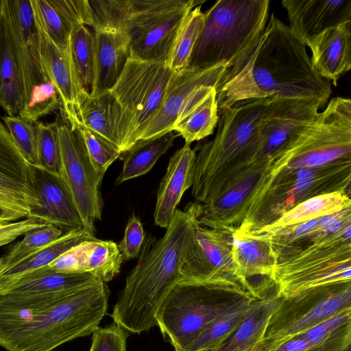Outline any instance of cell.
I'll use <instances>...</instances> for the list:
<instances>
[{"label":"cell","mask_w":351,"mask_h":351,"mask_svg":"<svg viewBox=\"0 0 351 351\" xmlns=\"http://www.w3.org/2000/svg\"><path fill=\"white\" fill-rule=\"evenodd\" d=\"M60 152V176L66 182L81 216L84 228L95 235L97 221L101 219L102 180L97 173L77 128L67 123L57 128Z\"/></svg>","instance_id":"obj_11"},{"label":"cell","mask_w":351,"mask_h":351,"mask_svg":"<svg viewBox=\"0 0 351 351\" xmlns=\"http://www.w3.org/2000/svg\"><path fill=\"white\" fill-rule=\"evenodd\" d=\"M258 236L276 258L273 277L297 290L337 282L351 267V206Z\"/></svg>","instance_id":"obj_3"},{"label":"cell","mask_w":351,"mask_h":351,"mask_svg":"<svg viewBox=\"0 0 351 351\" xmlns=\"http://www.w3.org/2000/svg\"><path fill=\"white\" fill-rule=\"evenodd\" d=\"M35 184L40 206L29 217L40 219L64 232L84 228L72 195L63 178L34 167Z\"/></svg>","instance_id":"obj_18"},{"label":"cell","mask_w":351,"mask_h":351,"mask_svg":"<svg viewBox=\"0 0 351 351\" xmlns=\"http://www.w3.org/2000/svg\"><path fill=\"white\" fill-rule=\"evenodd\" d=\"M109 290L99 280L60 295L40 308L0 311V346L8 351H52L99 327Z\"/></svg>","instance_id":"obj_5"},{"label":"cell","mask_w":351,"mask_h":351,"mask_svg":"<svg viewBox=\"0 0 351 351\" xmlns=\"http://www.w3.org/2000/svg\"><path fill=\"white\" fill-rule=\"evenodd\" d=\"M72 128L80 132L89 158L97 173L103 179L108 167L122 155L119 148L82 125Z\"/></svg>","instance_id":"obj_40"},{"label":"cell","mask_w":351,"mask_h":351,"mask_svg":"<svg viewBox=\"0 0 351 351\" xmlns=\"http://www.w3.org/2000/svg\"><path fill=\"white\" fill-rule=\"evenodd\" d=\"M232 261L241 280L250 283L253 277L271 280L276 258L268 241L262 236L232 232Z\"/></svg>","instance_id":"obj_26"},{"label":"cell","mask_w":351,"mask_h":351,"mask_svg":"<svg viewBox=\"0 0 351 351\" xmlns=\"http://www.w3.org/2000/svg\"><path fill=\"white\" fill-rule=\"evenodd\" d=\"M269 99L242 100L219 115L214 139L195 149L191 194L196 200L216 201L250 180Z\"/></svg>","instance_id":"obj_4"},{"label":"cell","mask_w":351,"mask_h":351,"mask_svg":"<svg viewBox=\"0 0 351 351\" xmlns=\"http://www.w3.org/2000/svg\"><path fill=\"white\" fill-rule=\"evenodd\" d=\"M215 90L219 115L250 99H315L324 108L332 93L306 47L274 13L258 38L226 69Z\"/></svg>","instance_id":"obj_1"},{"label":"cell","mask_w":351,"mask_h":351,"mask_svg":"<svg viewBox=\"0 0 351 351\" xmlns=\"http://www.w3.org/2000/svg\"><path fill=\"white\" fill-rule=\"evenodd\" d=\"M350 308V282L282 298L269 318L261 338L250 351H274L293 337Z\"/></svg>","instance_id":"obj_9"},{"label":"cell","mask_w":351,"mask_h":351,"mask_svg":"<svg viewBox=\"0 0 351 351\" xmlns=\"http://www.w3.org/2000/svg\"><path fill=\"white\" fill-rule=\"evenodd\" d=\"M95 238V235L85 228L69 231L45 248L16 265L5 270L0 275V280L14 277L27 271L47 266L72 247L84 241Z\"/></svg>","instance_id":"obj_33"},{"label":"cell","mask_w":351,"mask_h":351,"mask_svg":"<svg viewBox=\"0 0 351 351\" xmlns=\"http://www.w3.org/2000/svg\"><path fill=\"white\" fill-rule=\"evenodd\" d=\"M351 206L350 195L335 192L305 200L282 215L273 223L248 235H257L337 212Z\"/></svg>","instance_id":"obj_31"},{"label":"cell","mask_w":351,"mask_h":351,"mask_svg":"<svg viewBox=\"0 0 351 351\" xmlns=\"http://www.w3.org/2000/svg\"><path fill=\"white\" fill-rule=\"evenodd\" d=\"M1 10L8 25L13 51L21 71L25 104L34 86L51 81L43 66L31 0H1Z\"/></svg>","instance_id":"obj_14"},{"label":"cell","mask_w":351,"mask_h":351,"mask_svg":"<svg viewBox=\"0 0 351 351\" xmlns=\"http://www.w3.org/2000/svg\"><path fill=\"white\" fill-rule=\"evenodd\" d=\"M264 295L235 283L180 281L158 311L156 326L174 351H184L215 319Z\"/></svg>","instance_id":"obj_6"},{"label":"cell","mask_w":351,"mask_h":351,"mask_svg":"<svg viewBox=\"0 0 351 351\" xmlns=\"http://www.w3.org/2000/svg\"><path fill=\"white\" fill-rule=\"evenodd\" d=\"M274 351H320L315 345L309 341L294 336L283 343Z\"/></svg>","instance_id":"obj_47"},{"label":"cell","mask_w":351,"mask_h":351,"mask_svg":"<svg viewBox=\"0 0 351 351\" xmlns=\"http://www.w3.org/2000/svg\"><path fill=\"white\" fill-rule=\"evenodd\" d=\"M258 299L260 298L247 302L215 319L184 351L216 350L237 326L248 310Z\"/></svg>","instance_id":"obj_37"},{"label":"cell","mask_w":351,"mask_h":351,"mask_svg":"<svg viewBox=\"0 0 351 351\" xmlns=\"http://www.w3.org/2000/svg\"><path fill=\"white\" fill-rule=\"evenodd\" d=\"M308 47L315 71L337 85L351 68V21L326 30Z\"/></svg>","instance_id":"obj_22"},{"label":"cell","mask_w":351,"mask_h":351,"mask_svg":"<svg viewBox=\"0 0 351 351\" xmlns=\"http://www.w3.org/2000/svg\"><path fill=\"white\" fill-rule=\"evenodd\" d=\"M204 21L202 5L191 10L184 19L175 37L166 64L175 73L187 68Z\"/></svg>","instance_id":"obj_34"},{"label":"cell","mask_w":351,"mask_h":351,"mask_svg":"<svg viewBox=\"0 0 351 351\" xmlns=\"http://www.w3.org/2000/svg\"><path fill=\"white\" fill-rule=\"evenodd\" d=\"M94 37L96 78L90 95L109 90L130 58V40L126 32L114 29H95Z\"/></svg>","instance_id":"obj_24"},{"label":"cell","mask_w":351,"mask_h":351,"mask_svg":"<svg viewBox=\"0 0 351 351\" xmlns=\"http://www.w3.org/2000/svg\"><path fill=\"white\" fill-rule=\"evenodd\" d=\"M195 157L196 151L184 144L170 158L157 193L154 213L156 225L167 228L184 193L192 186Z\"/></svg>","instance_id":"obj_20"},{"label":"cell","mask_w":351,"mask_h":351,"mask_svg":"<svg viewBox=\"0 0 351 351\" xmlns=\"http://www.w3.org/2000/svg\"><path fill=\"white\" fill-rule=\"evenodd\" d=\"M45 221L36 217H27L0 226V247L9 244L28 231L47 225Z\"/></svg>","instance_id":"obj_46"},{"label":"cell","mask_w":351,"mask_h":351,"mask_svg":"<svg viewBox=\"0 0 351 351\" xmlns=\"http://www.w3.org/2000/svg\"><path fill=\"white\" fill-rule=\"evenodd\" d=\"M201 204L176 208L162 237L145 238L136 265L128 275L110 316L128 332L139 334L156 326L163 301L180 282L189 252Z\"/></svg>","instance_id":"obj_2"},{"label":"cell","mask_w":351,"mask_h":351,"mask_svg":"<svg viewBox=\"0 0 351 351\" xmlns=\"http://www.w3.org/2000/svg\"><path fill=\"white\" fill-rule=\"evenodd\" d=\"M170 132L159 137L138 141L125 152L122 170L116 184L148 173L158 158L173 146L177 137Z\"/></svg>","instance_id":"obj_30"},{"label":"cell","mask_w":351,"mask_h":351,"mask_svg":"<svg viewBox=\"0 0 351 351\" xmlns=\"http://www.w3.org/2000/svg\"><path fill=\"white\" fill-rule=\"evenodd\" d=\"M78 119V125L98 134L121 151L116 130L114 99L110 90L94 95L84 91L80 99Z\"/></svg>","instance_id":"obj_29"},{"label":"cell","mask_w":351,"mask_h":351,"mask_svg":"<svg viewBox=\"0 0 351 351\" xmlns=\"http://www.w3.org/2000/svg\"><path fill=\"white\" fill-rule=\"evenodd\" d=\"M295 336L313 343L320 351H351V308Z\"/></svg>","instance_id":"obj_32"},{"label":"cell","mask_w":351,"mask_h":351,"mask_svg":"<svg viewBox=\"0 0 351 351\" xmlns=\"http://www.w3.org/2000/svg\"><path fill=\"white\" fill-rule=\"evenodd\" d=\"M24 217L25 216L19 213L0 207V226L17 221Z\"/></svg>","instance_id":"obj_49"},{"label":"cell","mask_w":351,"mask_h":351,"mask_svg":"<svg viewBox=\"0 0 351 351\" xmlns=\"http://www.w3.org/2000/svg\"><path fill=\"white\" fill-rule=\"evenodd\" d=\"M99 280L90 273H61L53 271L47 265L0 280V294H46L79 289Z\"/></svg>","instance_id":"obj_23"},{"label":"cell","mask_w":351,"mask_h":351,"mask_svg":"<svg viewBox=\"0 0 351 351\" xmlns=\"http://www.w3.org/2000/svg\"><path fill=\"white\" fill-rule=\"evenodd\" d=\"M145 238L141 219L133 213L128 219L124 236L118 244L123 261L138 257Z\"/></svg>","instance_id":"obj_44"},{"label":"cell","mask_w":351,"mask_h":351,"mask_svg":"<svg viewBox=\"0 0 351 351\" xmlns=\"http://www.w3.org/2000/svg\"><path fill=\"white\" fill-rule=\"evenodd\" d=\"M35 23L44 71L58 93L63 119L71 128H75L79 123L80 103L84 90L73 63L71 47L66 50L58 47L43 28Z\"/></svg>","instance_id":"obj_16"},{"label":"cell","mask_w":351,"mask_h":351,"mask_svg":"<svg viewBox=\"0 0 351 351\" xmlns=\"http://www.w3.org/2000/svg\"><path fill=\"white\" fill-rule=\"evenodd\" d=\"M269 290L254 303L237 326L213 351H250L254 348L282 299L275 287Z\"/></svg>","instance_id":"obj_27"},{"label":"cell","mask_w":351,"mask_h":351,"mask_svg":"<svg viewBox=\"0 0 351 351\" xmlns=\"http://www.w3.org/2000/svg\"><path fill=\"white\" fill-rule=\"evenodd\" d=\"M5 270V265L4 260L2 258H0V275Z\"/></svg>","instance_id":"obj_50"},{"label":"cell","mask_w":351,"mask_h":351,"mask_svg":"<svg viewBox=\"0 0 351 351\" xmlns=\"http://www.w3.org/2000/svg\"><path fill=\"white\" fill-rule=\"evenodd\" d=\"M315 99L269 98L259 130L258 147L251 177L257 180L268 162L292 143L318 116Z\"/></svg>","instance_id":"obj_12"},{"label":"cell","mask_w":351,"mask_h":351,"mask_svg":"<svg viewBox=\"0 0 351 351\" xmlns=\"http://www.w3.org/2000/svg\"><path fill=\"white\" fill-rule=\"evenodd\" d=\"M70 47L82 87L85 92L91 94L96 78L94 34L86 25L77 27L72 33Z\"/></svg>","instance_id":"obj_36"},{"label":"cell","mask_w":351,"mask_h":351,"mask_svg":"<svg viewBox=\"0 0 351 351\" xmlns=\"http://www.w3.org/2000/svg\"><path fill=\"white\" fill-rule=\"evenodd\" d=\"M24 105L21 71L14 56L6 20L0 12V106L16 116Z\"/></svg>","instance_id":"obj_28"},{"label":"cell","mask_w":351,"mask_h":351,"mask_svg":"<svg viewBox=\"0 0 351 351\" xmlns=\"http://www.w3.org/2000/svg\"><path fill=\"white\" fill-rule=\"evenodd\" d=\"M123 260L118 244L97 238L86 241L83 270L106 282L120 271Z\"/></svg>","instance_id":"obj_35"},{"label":"cell","mask_w":351,"mask_h":351,"mask_svg":"<svg viewBox=\"0 0 351 351\" xmlns=\"http://www.w3.org/2000/svg\"><path fill=\"white\" fill-rule=\"evenodd\" d=\"M58 93L51 81L34 86L27 101L18 115L37 122L41 117L54 112L60 106Z\"/></svg>","instance_id":"obj_41"},{"label":"cell","mask_w":351,"mask_h":351,"mask_svg":"<svg viewBox=\"0 0 351 351\" xmlns=\"http://www.w3.org/2000/svg\"><path fill=\"white\" fill-rule=\"evenodd\" d=\"M232 234L227 229L203 226L197 220L180 281L235 283L256 292L238 274L231 254Z\"/></svg>","instance_id":"obj_13"},{"label":"cell","mask_w":351,"mask_h":351,"mask_svg":"<svg viewBox=\"0 0 351 351\" xmlns=\"http://www.w3.org/2000/svg\"><path fill=\"white\" fill-rule=\"evenodd\" d=\"M0 191L24 206L29 211V215L40 206L36 189L34 167L24 158L1 122Z\"/></svg>","instance_id":"obj_19"},{"label":"cell","mask_w":351,"mask_h":351,"mask_svg":"<svg viewBox=\"0 0 351 351\" xmlns=\"http://www.w3.org/2000/svg\"><path fill=\"white\" fill-rule=\"evenodd\" d=\"M219 121L215 86L199 88L188 100L176 119L172 131L191 145L212 134Z\"/></svg>","instance_id":"obj_25"},{"label":"cell","mask_w":351,"mask_h":351,"mask_svg":"<svg viewBox=\"0 0 351 351\" xmlns=\"http://www.w3.org/2000/svg\"><path fill=\"white\" fill-rule=\"evenodd\" d=\"M227 67L223 64L208 69H185L175 73L162 104L141 135L138 141L161 136L173 125L192 95L200 87H216Z\"/></svg>","instance_id":"obj_15"},{"label":"cell","mask_w":351,"mask_h":351,"mask_svg":"<svg viewBox=\"0 0 351 351\" xmlns=\"http://www.w3.org/2000/svg\"><path fill=\"white\" fill-rule=\"evenodd\" d=\"M202 0H131L125 32L130 58L167 62L178 29Z\"/></svg>","instance_id":"obj_10"},{"label":"cell","mask_w":351,"mask_h":351,"mask_svg":"<svg viewBox=\"0 0 351 351\" xmlns=\"http://www.w3.org/2000/svg\"><path fill=\"white\" fill-rule=\"evenodd\" d=\"M128 337V332L114 322L98 327L92 333L89 351H127Z\"/></svg>","instance_id":"obj_43"},{"label":"cell","mask_w":351,"mask_h":351,"mask_svg":"<svg viewBox=\"0 0 351 351\" xmlns=\"http://www.w3.org/2000/svg\"><path fill=\"white\" fill-rule=\"evenodd\" d=\"M291 32L306 47L326 30L351 21V0H283Z\"/></svg>","instance_id":"obj_17"},{"label":"cell","mask_w":351,"mask_h":351,"mask_svg":"<svg viewBox=\"0 0 351 351\" xmlns=\"http://www.w3.org/2000/svg\"><path fill=\"white\" fill-rule=\"evenodd\" d=\"M64 233L62 229L52 224L28 231L23 235V239L14 245L3 256L5 270L53 243Z\"/></svg>","instance_id":"obj_38"},{"label":"cell","mask_w":351,"mask_h":351,"mask_svg":"<svg viewBox=\"0 0 351 351\" xmlns=\"http://www.w3.org/2000/svg\"><path fill=\"white\" fill-rule=\"evenodd\" d=\"M1 119L26 161L34 167H39L38 121L34 122L19 115H5Z\"/></svg>","instance_id":"obj_39"},{"label":"cell","mask_w":351,"mask_h":351,"mask_svg":"<svg viewBox=\"0 0 351 351\" xmlns=\"http://www.w3.org/2000/svg\"><path fill=\"white\" fill-rule=\"evenodd\" d=\"M269 0H219L204 14L188 69L228 68L261 34L269 19Z\"/></svg>","instance_id":"obj_7"},{"label":"cell","mask_w":351,"mask_h":351,"mask_svg":"<svg viewBox=\"0 0 351 351\" xmlns=\"http://www.w3.org/2000/svg\"><path fill=\"white\" fill-rule=\"evenodd\" d=\"M87 241H84L65 252L51 262L49 265V267L53 271L61 273H85L83 270V265Z\"/></svg>","instance_id":"obj_45"},{"label":"cell","mask_w":351,"mask_h":351,"mask_svg":"<svg viewBox=\"0 0 351 351\" xmlns=\"http://www.w3.org/2000/svg\"><path fill=\"white\" fill-rule=\"evenodd\" d=\"M0 12H1V0H0Z\"/></svg>","instance_id":"obj_51"},{"label":"cell","mask_w":351,"mask_h":351,"mask_svg":"<svg viewBox=\"0 0 351 351\" xmlns=\"http://www.w3.org/2000/svg\"><path fill=\"white\" fill-rule=\"evenodd\" d=\"M0 207L10 210L16 211L29 217V211L21 203L11 196L0 191Z\"/></svg>","instance_id":"obj_48"},{"label":"cell","mask_w":351,"mask_h":351,"mask_svg":"<svg viewBox=\"0 0 351 351\" xmlns=\"http://www.w3.org/2000/svg\"><path fill=\"white\" fill-rule=\"evenodd\" d=\"M35 22L61 49L70 48L73 32L86 25V0H31Z\"/></svg>","instance_id":"obj_21"},{"label":"cell","mask_w":351,"mask_h":351,"mask_svg":"<svg viewBox=\"0 0 351 351\" xmlns=\"http://www.w3.org/2000/svg\"><path fill=\"white\" fill-rule=\"evenodd\" d=\"M58 125V120L49 123L38 121V168L60 176L61 160Z\"/></svg>","instance_id":"obj_42"},{"label":"cell","mask_w":351,"mask_h":351,"mask_svg":"<svg viewBox=\"0 0 351 351\" xmlns=\"http://www.w3.org/2000/svg\"><path fill=\"white\" fill-rule=\"evenodd\" d=\"M175 72L165 62L129 58L109 90L114 99L116 130L123 154L136 143L158 112Z\"/></svg>","instance_id":"obj_8"}]
</instances>
